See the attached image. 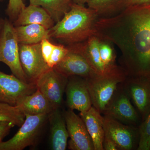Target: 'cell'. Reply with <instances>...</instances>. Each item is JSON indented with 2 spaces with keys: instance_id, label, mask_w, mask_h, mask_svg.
<instances>
[{
  "instance_id": "obj_1",
  "label": "cell",
  "mask_w": 150,
  "mask_h": 150,
  "mask_svg": "<svg viewBox=\"0 0 150 150\" xmlns=\"http://www.w3.org/2000/svg\"><path fill=\"white\" fill-rule=\"evenodd\" d=\"M95 35L115 44L127 76L150 79V5L130 6L112 17L98 18Z\"/></svg>"
},
{
  "instance_id": "obj_2",
  "label": "cell",
  "mask_w": 150,
  "mask_h": 150,
  "mask_svg": "<svg viewBox=\"0 0 150 150\" xmlns=\"http://www.w3.org/2000/svg\"><path fill=\"white\" fill-rule=\"evenodd\" d=\"M98 18L94 10L73 3L69 11L49 29L50 36L69 46L82 43L95 35Z\"/></svg>"
},
{
  "instance_id": "obj_3",
  "label": "cell",
  "mask_w": 150,
  "mask_h": 150,
  "mask_svg": "<svg viewBox=\"0 0 150 150\" xmlns=\"http://www.w3.org/2000/svg\"><path fill=\"white\" fill-rule=\"evenodd\" d=\"M0 62L9 68L12 74L23 81L30 83L20 61L19 43L14 25L6 18L4 19L0 30Z\"/></svg>"
},
{
  "instance_id": "obj_4",
  "label": "cell",
  "mask_w": 150,
  "mask_h": 150,
  "mask_svg": "<svg viewBox=\"0 0 150 150\" xmlns=\"http://www.w3.org/2000/svg\"><path fill=\"white\" fill-rule=\"evenodd\" d=\"M126 74L109 76L97 75L85 79L91 98L92 104L103 114L120 84L126 79Z\"/></svg>"
},
{
  "instance_id": "obj_5",
  "label": "cell",
  "mask_w": 150,
  "mask_h": 150,
  "mask_svg": "<svg viewBox=\"0 0 150 150\" xmlns=\"http://www.w3.org/2000/svg\"><path fill=\"white\" fill-rule=\"evenodd\" d=\"M25 116L24 122L16 134L8 141L0 143V150H22L35 144L48 119V115Z\"/></svg>"
},
{
  "instance_id": "obj_6",
  "label": "cell",
  "mask_w": 150,
  "mask_h": 150,
  "mask_svg": "<svg viewBox=\"0 0 150 150\" xmlns=\"http://www.w3.org/2000/svg\"><path fill=\"white\" fill-rule=\"evenodd\" d=\"M121 84L103 114L126 125L137 126L139 122V116L124 86H120Z\"/></svg>"
},
{
  "instance_id": "obj_7",
  "label": "cell",
  "mask_w": 150,
  "mask_h": 150,
  "mask_svg": "<svg viewBox=\"0 0 150 150\" xmlns=\"http://www.w3.org/2000/svg\"><path fill=\"white\" fill-rule=\"evenodd\" d=\"M103 117L105 133L115 142L120 150L137 149L139 141V128L126 125L106 115Z\"/></svg>"
},
{
  "instance_id": "obj_8",
  "label": "cell",
  "mask_w": 150,
  "mask_h": 150,
  "mask_svg": "<svg viewBox=\"0 0 150 150\" xmlns=\"http://www.w3.org/2000/svg\"><path fill=\"white\" fill-rule=\"evenodd\" d=\"M68 78L62 76L54 68L42 74L35 82L36 88L50 101L54 109L60 108Z\"/></svg>"
},
{
  "instance_id": "obj_9",
  "label": "cell",
  "mask_w": 150,
  "mask_h": 150,
  "mask_svg": "<svg viewBox=\"0 0 150 150\" xmlns=\"http://www.w3.org/2000/svg\"><path fill=\"white\" fill-rule=\"evenodd\" d=\"M19 57L22 68L30 83L35 84L42 74L51 69L42 56L40 43L19 44Z\"/></svg>"
},
{
  "instance_id": "obj_10",
  "label": "cell",
  "mask_w": 150,
  "mask_h": 150,
  "mask_svg": "<svg viewBox=\"0 0 150 150\" xmlns=\"http://www.w3.org/2000/svg\"><path fill=\"white\" fill-rule=\"evenodd\" d=\"M37 89L35 84L25 82L14 75L0 71V101L16 105L25 96Z\"/></svg>"
},
{
  "instance_id": "obj_11",
  "label": "cell",
  "mask_w": 150,
  "mask_h": 150,
  "mask_svg": "<svg viewBox=\"0 0 150 150\" xmlns=\"http://www.w3.org/2000/svg\"><path fill=\"white\" fill-rule=\"evenodd\" d=\"M123 83L144 121L150 113V79L143 77L127 76Z\"/></svg>"
},
{
  "instance_id": "obj_12",
  "label": "cell",
  "mask_w": 150,
  "mask_h": 150,
  "mask_svg": "<svg viewBox=\"0 0 150 150\" xmlns=\"http://www.w3.org/2000/svg\"><path fill=\"white\" fill-rule=\"evenodd\" d=\"M70 140L69 149L72 150H94L93 143L80 116L69 109L64 113Z\"/></svg>"
},
{
  "instance_id": "obj_13",
  "label": "cell",
  "mask_w": 150,
  "mask_h": 150,
  "mask_svg": "<svg viewBox=\"0 0 150 150\" xmlns=\"http://www.w3.org/2000/svg\"><path fill=\"white\" fill-rule=\"evenodd\" d=\"M68 48V54L54 68L58 73L67 78L77 76L87 79L98 75L81 54L71 46Z\"/></svg>"
},
{
  "instance_id": "obj_14",
  "label": "cell",
  "mask_w": 150,
  "mask_h": 150,
  "mask_svg": "<svg viewBox=\"0 0 150 150\" xmlns=\"http://www.w3.org/2000/svg\"><path fill=\"white\" fill-rule=\"evenodd\" d=\"M65 92L67 106L71 110L86 111L92 106L86 80L77 76L68 78Z\"/></svg>"
},
{
  "instance_id": "obj_15",
  "label": "cell",
  "mask_w": 150,
  "mask_h": 150,
  "mask_svg": "<svg viewBox=\"0 0 150 150\" xmlns=\"http://www.w3.org/2000/svg\"><path fill=\"white\" fill-rule=\"evenodd\" d=\"M99 41V38L94 35L83 42L69 46L81 54L99 76H109L126 74L124 70L117 72L112 71L105 66L100 54Z\"/></svg>"
},
{
  "instance_id": "obj_16",
  "label": "cell",
  "mask_w": 150,
  "mask_h": 150,
  "mask_svg": "<svg viewBox=\"0 0 150 150\" xmlns=\"http://www.w3.org/2000/svg\"><path fill=\"white\" fill-rule=\"evenodd\" d=\"M50 124V145L51 149L65 150L69 137L64 113L60 108H56L48 114Z\"/></svg>"
},
{
  "instance_id": "obj_17",
  "label": "cell",
  "mask_w": 150,
  "mask_h": 150,
  "mask_svg": "<svg viewBox=\"0 0 150 150\" xmlns=\"http://www.w3.org/2000/svg\"><path fill=\"white\" fill-rule=\"evenodd\" d=\"M80 116L91 137L94 150H104L103 147L105 136L103 116L93 106L86 111L81 112Z\"/></svg>"
},
{
  "instance_id": "obj_18",
  "label": "cell",
  "mask_w": 150,
  "mask_h": 150,
  "mask_svg": "<svg viewBox=\"0 0 150 150\" xmlns=\"http://www.w3.org/2000/svg\"><path fill=\"white\" fill-rule=\"evenodd\" d=\"M16 105L25 115H48L55 109L50 101L38 89L32 93L23 98Z\"/></svg>"
},
{
  "instance_id": "obj_19",
  "label": "cell",
  "mask_w": 150,
  "mask_h": 150,
  "mask_svg": "<svg viewBox=\"0 0 150 150\" xmlns=\"http://www.w3.org/2000/svg\"><path fill=\"white\" fill-rule=\"evenodd\" d=\"M54 23L53 18L43 8L30 4L22 10L13 23L14 26L39 24L50 29L54 25Z\"/></svg>"
},
{
  "instance_id": "obj_20",
  "label": "cell",
  "mask_w": 150,
  "mask_h": 150,
  "mask_svg": "<svg viewBox=\"0 0 150 150\" xmlns=\"http://www.w3.org/2000/svg\"><path fill=\"white\" fill-rule=\"evenodd\" d=\"M19 44L31 45L50 39V30L39 24H31L15 26Z\"/></svg>"
},
{
  "instance_id": "obj_21",
  "label": "cell",
  "mask_w": 150,
  "mask_h": 150,
  "mask_svg": "<svg viewBox=\"0 0 150 150\" xmlns=\"http://www.w3.org/2000/svg\"><path fill=\"white\" fill-rule=\"evenodd\" d=\"M129 0H92L88 6L96 12L99 18H107L118 15L129 6Z\"/></svg>"
},
{
  "instance_id": "obj_22",
  "label": "cell",
  "mask_w": 150,
  "mask_h": 150,
  "mask_svg": "<svg viewBox=\"0 0 150 150\" xmlns=\"http://www.w3.org/2000/svg\"><path fill=\"white\" fill-rule=\"evenodd\" d=\"M30 4L43 8L50 15L55 22L60 21L69 11L72 0H29Z\"/></svg>"
},
{
  "instance_id": "obj_23",
  "label": "cell",
  "mask_w": 150,
  "mask_h": 150,
  "mask_svg": "<svg viewBox=\"0 0 150 150\" xmlns=\"http://www.w3.org/2000/svg\"><path fill=\"white\" fill-rule=\"evenodd\" d=\"M25 118L24 113L16 105L0 101V121H8L20 127Z\"/></svg>"
},
{
  "instance_id": "obj_24",
  "label": "cell",
  "mask_w": 150,
  "mask_h": 150,
  "mask_svg": "<svg viewBox=\"0 0 150 150\" xmlns=\"http://www.w3.org/2000/svg\"><path fill=\"white\" fill-rule=\"evenodd\" d=\"M112 44L109 41L100 39L99 50L100 57L104 64L110 71L115 72L121 71L123 69L115 64L116 54Z\"/></svg>"
},
{
  "instance_id": "obj_25",
  "label": "cell",
  "mask_w": 150,
  "mask_h": 150,
  "mask_svg": "<svg viewBox=\"0 0 150 150\" xmlns=\"http://www.w3.org/2000/svg\"><path fill=\"white\" fill-rule=\"evenodd\" d=\"M139 141L137 150H150V113L139 127Z\"/></svg>"
},
{
  "instance_id": "obj_26",
  "label": "cell",
  "mask_w": 150,
  "mask_h": 150,
  "mask_svg": "<svg viewBox=\"0 0 150 150\" xmlns=\"http://www.w3.org/2000/svg\"><path fill=\"white\" fill-rule=\"evenodd\" d=\"M69 51L68 47L60 44L55 45L48 64L49 68H54L64 59Z\"/></svg>"
},
{
  "instance_id": "obj_27",
  "label": "cell",
  "mask_w": 150,
  "mask_h": 150,
  "mask_svg": "<svg viewBox=\"0 0 150 150\" xmlns=\"http://www.w3.org/2000/svg\"><path fill=\"white\" fill-rule=\"evenodd\" d=\"M23 0H9L6 13L12 22L16 20L21 12L25 7Z\"/></svg>"
},
{
  "instance_id": "obj_28",
  "label": "cell",
  "mask_w": 150,
  "mask_h": 150,
  "mask_svg": "<svg viewBox=\"0 0 150 150\" xmlns=\"http://www.w3.org/2000/svg\"><path fill=\"white\" fill-rule=\"evenodd\" d=\"M40 45L42 56L44 61L48 65L55 45L51 43L49 39H44L40 42Z\"/></svg>"
},
{
  "instance_id": "obj_29",
  "label": "cell",
  "mask_w": 150,
  "mask_h": 150,
  "mask_svg": "<svg viewBox=\"0 0 150 150\" xmlns=\"http://www.w3.org/2000/svg\"><path fill=\"white\" fill-rule=\"evenodd\" d=\"M15 126L8 121H0V143L3 142L4 138L7 136L11 129Z\"/></svg>"
},
{
  "instance_id": "obj_30",
  "label": "cell",
  "mask_w": 150,
  "mask_h": 150,
  "mask_svg": "<svg viewBox=\"0 0 150 150\" xmlns=\"http://www.w3.org/2000/svg\"><path fill=\"white\" fill-rule=\"evenodd\" d=\"M103 147L104 150H120L115 142L105 133L103 142Z\"/></svg>"
},
{
  "instance_id": "obj_31",
  "label": "cell",
  "mask_w": 150,
  "mask_h": 150,
  "mask_svg": "<svg viewBox=\"0 0 150 150\" xmlns=\"http://www.w3.org/2000/svg\"><path fill=\"white\" fill-rule=\"evenodd\" d=\"M150 5V0H129V6H147Z\"/></svg>"
},
{
  "instance_id": "obj_32",
  "label": "cell",
  "mask_w": 150,
  "mask_h": 150,
  "mask_svg": "<svg viewBox=\"0 0 150 150\" xmlns=\"http://www.w3.org/2000/svg\"><path fill=\"white\" fill-rule=\"evenodd\" d=\"M91 1L92 0H72L73 3L81 5H84L85 4H87L88 2Z\"/></svg>"
},
{
  "instance_id": "obj_33",
  "label": "cell",
  "mask_w": 150,
  "mask_h": 150,
  "mask_svg": "<svg viewBox=\"0 0 150 150\" xmlns=\"http://www.w3.org/2000/svg\"><path fill=\"white\" fill-rule=\"evenodd\" d=\"M4 21V19H3L2 18H0V30L2 28Z\"/></svg>"
},
{
  "instance_id": "obj_34",
  "label": "cell",
  "mask_w": 150,
  "mask_h": 150,
  "mask_svg": "<svg viewBox=\"0 0 150 150\" xmlns=\"http://www.w3.org/2000/svg\"><path fill=\"white\" fill-rule=\"evenodd\" d=\"M4 1V0H0V1Z\"/></svg>"
}]
</instances>
